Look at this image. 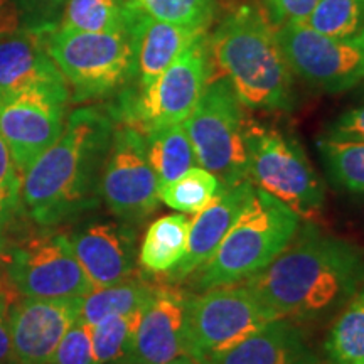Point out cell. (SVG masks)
<instances>
[{
  "mask_svg": "<svg viewBox=\"0 0 364 364\" xmlns=\"http://www.w3.org/2000/svg\"><path fill=\"white\" fill-rule=\"evenodd\" d=\"M364 284V252L307 225L279 257L245 280L277 318L316 322L339 312Z\"/></svg>",
  "mask_w": 364,
  "mask_h": 364,
  "instance_id": "1",
  "label": "cell"
},
{
  "mask_svg": "<svg viewBox=\"0 0 364 364\" xmlns=\"http://www.w3.org/2000/svg\"><path fill=\"white\" fill-rule=\"evenodd\" d=\"M113 132V117L95 107L66 118L59 139L22 176V206L36 223L53 226L97 208Z\"/></svg>",
  "mask_w": 364,
  "mask_h": 364,
  "instance_id": "2",
  "label": "cell"
},
{
  "mask_svg": "<svg viewBox=\"0 0 364 364\" xmlns=\"http://www.w3.org/2000/svg\"><path fill=\"white\" fill-rule=\"evenodd\" d=\"M209 53L245 108L292 110L294 73L277 27L260 9L243 4L225 16L209 36Z\"/></svg>",
  "mask_w": 364,
  "mask_h": 364,
  "instance_id": "3",
  "label": "cell"
},
{
  "mask_svg": "<svg viewBox=\"0 0 364 364\" xmlns=\"http://www.w3.org/2000/svg\"><path fill=\"white\" fill-rule=\"evenodd\" d=\"M300 216L255 186L252 198L213 257L194 273L196 289L243 284L275 260L297 235Z\"/></svg>",
  "mask_w": 364,
  "mask_h": 364,
  "instance_id": "4",
  "label": "cell"
},
{
  "mask_svg": "<svg viewBox=\"0 0 364 364\" xmlns=\"http://www.w3.org/2000/svg\"><path fill=\"white\" fill-rule=\"evenodd\" d=\"M44 44L65 76L75 102L108 97L135 78L132 31L88 33L54 29L44 34Z\"/></svg>",
  "mask_w": 364,
  "mask_h": 364,
  "instance_id": "5",
  "label": "cell"
},
{
  "mask_svg": "<svg viewBox=\"0 0 364 364\" xmlns=\"http://www.w3.org/2000/svg\"><path fill=\"white\" fill-rule=\"evenodd\" d=\"M245 107L225 76L209 80L184 127L198 166L213 172L225 188L250 179Z\"/></svg>",
  "mask_w": 364,
  "mask_h": 364,
  "instance_id": "6",
  "label": "cell"
},
{
  "mask_svg": "<svg viewBox=\"0 0 364 364\" xmlns=\"http://www.w3.org/2000/svg\"><path fill=\"white\" fill-rule=\"evenodd\" d=\"M275 318V314L243 284L215 287L191 295L186 356L196 364H215Z\"/></svg>",
  "mask_w": 364,
  "mask_h": 364,
  "instance_id": "7",
  "label": "cell"
},
{
  "mask_svg": "<svg viewBox=\"0 0 364 364\" xmlns=\"http://www.w3.org/2000/svg\"><path fill=\"white\" fill-rule=\"evenodd\" d=\"M248 174L258 189L314 220L326 201L324 186L297 140L279 129L247 122Z\"/></svg>",
  "mask_w": 364,
  "mask_h": 364,
  "instance_id": "8",
  "label": "cell"
},
{
  "mask_svg": "<svg viewBox=\"0 0 364 364\" xmlns=\"http://www.w3.org/2000/svg\"><path fill=\"white\" fill-rule=\"evenodd\" d=\"M213 59L208 33L177 56L156 80L127 95L118 118L144 132L164 125L184 124L211 80Z\"/></svg>",
  "mask_w": 364,
  "mask_h": 364,
  "instance_id": "9",
  "label": "cell"
},
{
  "mask_svg": "<svg viewBox=\"0 0 364 364\" xmlns=\"http://www.w3.org/2000/svg\"><path fill=\"white\" fill-rule=\"evenodd\" d=\"M7 277L21 297L81 299L93 285L71 248L70 236L38 233L6 247Z\"/></svg>",
  "mask_w": 364,
  "mask_h": 364,
  "instance_id": "10",
  "label": "cell"
},
{
  "mask_svg": "<svg viewBox=\"0 0 364 364\" xmlns=\"http://www.w3.org/2000/svg\"><path fill=\"white\" fill-rule=\"evenodd\" d=\"M277 34L294 76L312 88L343 93L364 81V33L332 38L306 24H287Z\"/></svg>",
  "mask_w": 364,
  "mask_h": 364,
  "instance_id": "11",
  "label": "cell"
},
{
  "mask_svg": "<svg viewBox=\"0 0 364 364\" xmlns=\"http://www.w3.org/2000/svg\"><path fill=\"white\" fill-rule=\"evenodd\" d=\"M157 189L144 135L130 125L115 127L100 181L103 201L125 223H142L159 208Z\"/></svg>",
  "mask_w": 364,
  "mask_h": 364,
  "instance_id": "12",
  "label": "cell"
},
{
  "mask_svg": "<svg viewBox=\"0 0 364 364\" xmlns=\"http://www.w3.org/2000/svg\"><path fill=\"white\" fill-rule=\"evenodd\" d=\"M70 97L68 90L0 93V135L22 176L63 134Z\"/></svg>",
  "mask_w": 364,
  "mask_h": 364,
  "instance_id": "13",
  "label": "cell"
},
{
  "mask_svg": "<svg viewBox=\"0 0 364 364\" xmlns=\"http://www.w3.org/2000/svg\"><path fill=\"white\" fill-rule=\"evenodd\" d=\"M80 299H29L12 304L9 312L12 348L19 364H49L58 344L75 324Z\"/></svg>",
  "mask_w": 364,
  "mask_h": 364,
  "instance_id": "14",
  "label": "cell"
},
{
  "mask_svg": "<svg viewBox=\"0 0 364 364\" xmlns=\"http://www.w3.org/2000/svg\"><path fill=\"white\" fill-rule=\"evenodd\" d=\"M191 294L159 285L145 307L127 364H167L186 356V324Z\"/></svg>",
  "mask_w": 364,
  "mask_h": 364,
  "instance_id": "15",
  "label": "cell"
},
{
  "mask_svg": "<svg viewBox=\"0 0 364 364\" xmlns=\"http://www.w3.org/2000/svg\"><path fill=\"white\" fill-rule=\"evenodd\" d=\"M70 241L93 289L134 275L136 236L129 223H91L70 236Z\"/></svg>",
  "mask_w": 364,
  "mask_h": 364,
  "instance_id": "16",
  "label": "cell"
},
{
  "mask_svg": "<svg viewBox=\"0 0 364 364\" xmlns=\"http://www.w3.org/2000/svg\"><path fill=\"white\" fill-rule=\"evenodd\" d=\"M255 184L245 179L238 184L223 188L220 194L199 211L189 225L188 247L179 263L167 273L171 284L191 279L216 252L221 241L238 220L240 213L252 198Z\"/></svg>",
  "mask_w": 364,
  "mask_h": 364,
  "instance_id": "17",
  "label": "cell"
},
{
  "mask_svg": "<svg viewBox=\"0 0 364 364\" xmlns=\"http://www.w3.org/2000/svg\"><path fill=\"white\" fill-rule=\"evenodd\" d=\"M24 90L70 91L46 49L44 34L19 29L0 36V93Z\"/></svg>",
  "mask_w": 364,
  "mask_h": 364,
  "instance_id": "18",
  "label": "cell"
},
{
  "mask_svg": "<svg viewBox=\"0 0 364 364\" xmlns=\"http://www.w3.org/2000/svg\"><path fill=\"white\" fill-rule=\"evenodd\" d=\"M215 364H317V358L297 322L275 318Z\"/></svg>",
  "mask_w": 364,
  "mask_h": 364,
  "instance_id": "19",
  "label": "cell"
},
{
  "mask_svg": "<svg viewBox=\"0 0 364 364\" xmlns=\"http://www.w3.org/2000/svg\"><path fill=\"white\" fill-rule=\"evenodd\" d=\"M208 31H194L162 22L139 12L132 36L135 43V80L139 88L147 86L179 54Z\"/></svg>",
  "mask_w": 364,
  "mask_h": 364,
  "instance_id": "20",
  "label": "cell"
},
{
  "mask_svg": "<svg viewBox=\"0 0 364 364\" xmlns=\"http://www.w3.org/2000/svg\"><path fill=\"white\" fill-rule=\"evenodd\" d=\"M156 290L157 285L135 273L112 285L97 287L80 299L78 318L97 326L110 317L135 312L149 306Z\"/></svg>",
  "mask_w": 364,
  "mask_h": 364,
  "instance_id": "21",
  "label": "cell"
},
{
  "mask_svg": "<svg viewBox=\"0 0 364 364\" xmlns=\"http://www.w3.org/2000/svg\"><path fill=\"white\" fill-rule=\"evenodd\" d=\"M136 17L134 0H66L56 29L118 33L132 31Z\"/></svg>",
  "mask_w": 364,
  "mask_h": 364,
  "instance_id": "22",
  "label": "cell"
},
{
  "mask_svg": "<svg viewBox=\"0 0 364 364\" xmlns=\"http://www.w3.org/2000/svg\"><path fill=\"white\" fill-rule=\"evenodd\" d=\"M145 149L159 186L177 179L198 166L184 124L164 125L144 132Z\"/></svg>",
  "mask_w": 364,
  "mask_h": 364,
  "instance_id": "23",
  "label": "cell"
},
{
  "mask_svg": "<svg viewBox=\"0 0 364 364\" xmlns=\"http://www.w3.org/2000/svg\"><path fill=\"white\" fill-rule=\"evenodd\" d=\"M189 218L182 213L159 218L149 226L139 262L150 273H169L186 253Z\"/></svg>",
  "mask_w": 364,
  "mask_h": 364,
  "instance_id": "24",
  "label": "cell"
},
{
  "mask_svg": "<svg viewBox=\"0 0 364 364\" xmlns=\"http://www.w3.org/2000/svg\"><path fill=\"white\" fill-rule=\"evenodd\" d=\"M324 351L331 364H364V284L339 311Z\"/></svg>",
  "mask_w": 364,
  "mask_h": 364,
  "instance_id": "25",
  "label": "cell"
},
{
  "mask_svg": "<svg viewBox=\"0 0 364 364\" xmlns=\"http://www.w3.org/2000/svg\"><path fill=\"white\" fill-rule=\"evenodd\" d=\"M223 188L225 186L213 172L201 166H194L177 179L159 186L157 193L161 203L174 211L182 215H198L221 193Z\"/></svg>",
  "mask_w": 364,
  "mask_h": 364,
  "instance_id": "26",
  "label": "cell"
},
{
  "mask_svg": "<svg viewBox=\"0 0 364 364\" xmlns=\"http://www.w3.org/2000/svg\"><path fill=\"white\" fill-rule=\"evenodd\" d=\"M317 150L331 181L338 188L364 198V142L321 136Z\"/></svg>",
  "mask_w": 364,
  "mask_h": 364,
  "instance_id": "27",
  "label": "cell"
},
{
  "mask_svg": "<svg viewBox=\"0 0 364 364\" xmlns=\"http://www.w3.org/2000/svg\"><path fill=\"white\" fill-rule=\"evenodd\" d=\"M144 309L125 314V316L110 317L91 326L93 339V354L97 364H127L134 349L135 336L142 321Z\"/></svg>",
  "mask_w": 364,
  "mask_h": 364,
  "instance_id": "28",
  "label": "cell"
},
{
  "mask_svg": "<svg viewBox=\"0 0 364 364\" xmlns=\"http://www.w3.org/2000/svg\"><path fill=\"white\" fill-rule=\"evenodd\" d=\"M66 0H0V36L16 31L48 34L61 19Z\"/></svg>",
  "mask_w": 364,
  "mask_h": 364,
  "instance_id": "29",
  "label": "cell"
},
{
  "mask_svg": "<svg viewBox=\"0 0 364 364\" xmlns=\"http://www.w3.org/2000/svg\"><path fill=\"white\" fill-rule=\"evenodd\" d=\"M140 14L194 31H208L216 16V0H134Z\"/></svg>",
  "mask_w": 364,
  "mask_h": 364,
  "instance_id": "30",
  "label": "cell"
},
{
  "mask_svg": "<svg viewBox=\"0 0 364 364\" xmlns=\"http://www.w3.org/2000/svg\"><path fill=\"white\" fill-rule=\"evenodd\" d=\"M304 24L332 38L358 36L364 33V0H321Z\"/></svg>",
  "mask_w": 364,
  "mask_h": 364,
  "instance_id": "31",
  "label": "cell"
},
{
  "mask_svg": "<svg viewBox=\"0 0 364 364\" xmlns=\"http://www.w3.org/2000/svg\"><path fill=\"white\" fill-rule=\"evenodd\" d=\"M22 174L0 135V230L12 220L22 199Z\"/></svg>",
  "mask_w": 364,
  "mask_h": 364,
  "instance_id": "32",
  "label": "cell"
},
{
  "mask_svg": "<svg viewBox=\"0 0 364 364\" xmlns=\"http://www.w3.org/2000/svg\"><path fill=\"white\" fill-rule=\"evenodd\" d=\"M93 327L76 318L61 343L58 344L49 364H97L93 354Z\"/></svg>",
  "mask_w": 364,
  "mask_h": 364,
  "instance_id": "33",
  "label": "cell"
},
{
  "mask_svg": "<svg viewBox=\"0 0 364 364\" xmlns=\"http://www.w3.org/2000/svg\"><path fill=\"white\" fill-rule=\"evenodd\" d=\"M263 12L275 27L304 24L321 0H262Z\"/></svg>",
  "mask_w": 364,
  "mask_h": 364,
  "instance_id": "34",
  "label": "cell"
},
{
  "mask_svg": "<svg viewBox=\"0 0 364 364\" xmlns=\"http://www.w3.org/2000/svg\"><path fill=\"white\" fill-rule=\"evenodd\" d=\"M322 139L364 142V98L356 105H353V107H349L348 110L339 113L326 127Z\"/></svg>",
  "mask_w": 364,
  "mask_h": 364,
  "instance_id": "35",
  "label": "cell"
},
{
  "mask_svg": "<svg viewBox=\"0 0 364 364\" xmlns=\"http://www.w3.org/2000/svg\"><path fill=\"white\" fill-rule=\"evenodd\" d=\"M12 295L6 289H0V364H19L12 348L9 312L12 306Z\"/></svg>",
  "mask_w": 364,
  "mask_h": 364,
  "instance_id": "36",
  "label": "cell"
},
{
  "mask_svg": "<svg viewBox=\"0 0 364 364\" xmlns=\"http://www.w3.org/2000/svg\"><path fill=\"white\" fill-rule=\"evenodd\" d=\"M167 364H196V363L191 358H188V356H179V358L172 359V361L167 363Z\"/></svg>",
  "mask_w": 364,
  "mask_h": 364,
  "instance_id": "37",
  "label": "cell"
}]
</instances>
